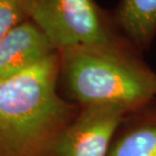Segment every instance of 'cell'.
I'll return each instance as SVG.
<instances>
[{"instance_id": "obj_1", "label": "cell", "mask_w": 156, "mask_h": 156, "mask_svg": "<svg viewBox=\"0 0 156 156\" xmlns=\"http://www.w3.org/2000/svg\"><path fill=\"white\" fill-rule=\"evenodd\" d=\"M60 55L0 82V156H55L80 107L59 96Z\"/></svg>"}, {"instance_id": "obj_2", "label": "cell", "mask_w": 156, "mask_h": 156, "mask_svg": "<svg viewBox=\"0 0 156 156\" xmlns=\"http://www.w3.org/2000/svg\"><path fill=\"white\" fill-rule=\"evenodd\" d=\"M58 52L60 79L78 107L116 105L130 113L156 99V73L129 42Z\"/></svg>"}, {"instance_id": "obj_3", "label": "cell", "mask_w": 156, "mask_h": 156, "mask_svg": "<svg viewBox=\"0 0 156 156\" xmlns=\"http://www.w3.org/2000/svg\"><path fill=\"white\" fill-rule=\"evenodd\" d=\"M32 20L57 49L128 42L96 0H32Z\"/></svg>"}, {"instance_id": "obj_4", "label": "cell", "mask_w": 156, "mask_h": 156, "mask_svg": "<svg viewBox=\"0 0 156 156\" xmlns=\"http://www.w3.org/2000/svg\"><path fill=\"white\" fill-rule=\"evenodd\" d=\"M127 114L116 105L80 108L63 133L55 156H108L114 136Z\"/></svg>"}, {"instance_id": "obj_5", "label": "cell", "mask_w": 156, "mask_h": 156, "mask_svg": "<svg viewBox=\"0 0 156 156\" xmlns=\"http://www.w3.org/2000/svg\"><path fill=\"white\" fill-rule=\"evenodd\" d=\"M57 49L32 20L19 23L0 38V82L55 54Z\"/></svg>"}, {"instance_id": "obj_6", "label": "cell", "mask_w": 156, "mask_h": 156, "mask_svg": "<svg viewBox=\"0 0 156 156\" xmlns=\"http://www.w3.org/2000/svg\"><path fill=\"white\" fill-rule=\"evenodd\" d=\"M108 156H156V99L125 116Z\"/></svg>"}, {"instance_id": "obj_7", "label": "cell", "mask_w": 156, "mask_h": 156, "mask_svg": "<svg viewBox=\"0 0 156 156\" xmlns=\"http://www.w3.org/2000/svg\"><path fill=\"white\" fill-rule=\"evenodd\" d=\"M112 13L129 44L140 52L149 49L156 38V0H120Z\"/></svg>"}, {"instance_id": "obj_8", "label": "cell", "mask_w": 156, "mask_h": 156, "mask_svg": "<svg viewBox=\"0 0 156 156\" xmlns=\"http://www.w3.org/2000/svg\"><path fill=\"white\" fill-rule=\"evenodd\" d=\"M32 0H0V38L29 19Z\"/></svg>"}]
</instances>
